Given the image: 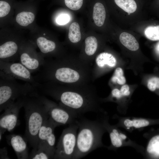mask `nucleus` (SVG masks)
<instances>
[{
    "label": "nucleus",
    "mask_w": 159,
    "mask_h": 159,
    "mask_svg": "<svg viewBox=\"0 0 159 159\" xmlns=\"http://www.w3.org/2000/svg\"><path fill=\"white\" fill-rule=\"evenodd\" d=\"M36 87L38 92L52 97L77 118L88 112H103L100 106V99L91 83L71 85L47 82L39 83Z\"/></svg>",
    "instance_id": "1"
},
{
    "label": "nucleus",
    "mask_w": 159,
    "mask_h": 159,
    "mask_svg": "<svg viewBox=\"0 0 159 159\" xmlns=\"http://www.w3.org/2000/svg\"><path fill=\"white\" fill-rule=\"evenodd\" d=\"M91 65L80 58H60L45 60L39 70L34 76L39 83L52 82L71 85H83L91 84Z\"/></svg>",
    "instance_id": "2"
},
{
    "label": "nucleus",
    "mask_w": 159,
    "mask_h": 159,
    "mask_svg": "<svg viewBox=\"0 0 159 159\" xmlns=\"http://www.w3.org/2000/svg\"><path fill=\"white\" fill-rule=\"evenodd\" d=\"M44 97L37 90L22 96L26 122L25 138L33 150L37 149L39 130L49 118Z\"/></svg>",
    "instance_id": "3"
},
{
    "label": "nucleus",
    "mask_w": 159,
    "mask_h": 159,
    "mask_svg": "<svg viewBox=\"0 0 159 159\" xmlns=\"http://www.w3.org/2000/svg\"><path fill=\"white\" fill-rule=\"evenodd\" d=\"M78 126L77 143L72 159H78L97 148L105 147L102 142L107 132L102 119L91 120L81 116L75 120Z\"/></svg>",
    "instance_id": "4"
},
{
    "label": "nucleus",
    "mask_w": 159,
    "mask_h": 159,
    "mask_svg": "<svg viewBox=\"0 0 159 159\" xmlns=\"http://www.w3.org/2000/svg\"><path fill=\"white\" fill-rule=\"evenodd\" d=\"M15 78L0 70V112L18 98L37 90L29 82L21 84Z\"/></svg>",
    "instance_id": "5"
},
{
    "label": "nucleus",
    "mask_w": 159,
    "mask_h": 159,
    "mask_svg": "<svg viewBox=\"0 0 159 159\" xmlns=\"http://www.w3.org/2000/svg\"><path fill=\"white\" fill-rule=\"evenodd\" d=\"M78 128L75 122L63 130L55 146L54 159H72L76 147Z\"/></svg>",
    "instance_id": "6"
},
{
    "label": "nucleus",
    "mask_w": 159,
    "mask_h": 159,
    "mask_svg": "<svg viewBox=\"0 0 159 159\" xmlns=\"http://www.w3.org/2000/svg\"><path fill=\"white\" fill-rule=\"evenodd\" d=\"M101 119L107 132L109 134L110 140V145L107 147L108 149L115 150L121 147L129 146L134 148L138 152L144 153V148L143 146L130 139L115 125H111L109 124V117L106 112L103 113Z\"/></svg>",
    "instance_id": "7"
},
{
    "label": "nucleus",
    "mask_w": 159,
    "mask_h": 159,
    "mask_svg": "<svg viewBox=\"0 0 159 159\" xmlns=\"http://www.w3.org/2000/svg\"><path fill=\"white\" fill-rule=\"evenodd\" d=\"M44 99L47 107L49 119L56 127L69 125L75 122L77 117L69 110L45 96Z\"/></svg>",
    "instance_id": "8"
},
{
    "label": "nucleus",
    "mask_w": 159,
    "mask_h": 159,
    "mask_svg": "<svg viewBox=\"0 0 159 159\" xmlns=\"http://www.w3.org/2000/svg\"><path fill=\"white\" fill-rule=\"evenodd\" d=\"M55 125L49 118L43 123L38 133L37 149L41 150L54 159L56 138L54 133Z\"/></svg>",
    "instance_id": "9"
},
{
    "label": "nucleus",
    "mask_w": 159,
    "mask_h": 159,
    "mask_svg": "<svg viewBox=\"0 0 159 159\" xmlns=\"http://www.w3.org/2000/svg\"><path fill=\"white\" fill-rule=\"evenodd\" d=\"M0 70L16 79L29 82L35 87L39 83L35 81L29 70L20 62H6L0 60Z\"/></svg>",
    "instance_id": "10"
},
{
    "label": "nucleus",
    "mask_w": 159,
    "mask_h": 159,
    "mask_svg": "<svg viewBox=\"0 0 159 159\" xmlns=\"http://www.w3.org/2000/svg\"><path fill=\"white\" fill-rule=\"evenodd\" d=\"M22 107V96L4 110V112L0 116V128L9 132L13 130L17 125L19 112Z\"/></svg>",
    "instance_id": "11"
},
{
    "label": "nucleus",
    "mask_w": 159,
    "mask_h": 159,
    "mask_svg": "<svg viewBox=\"0 0 159 159\" xmlns=\"http://www.w3.org/2000/svg\"><path fill=\"white\" fill-rule=\"evenodd\" d=\"M92 67V82L96 80L101 73L106 69L115 67L117 64L116 58L112 54L104 52L95 57Z\"/></svg>",
    "instance_id": "12"
},
{
    "label": "nucleus",
    "mask_w": 159,
    "mask_h": 159,
    "mask_svg": "<svg viewBox=\"0 0 159 159\" xmlns=\"http://www.w3.org/2000/svg\"><path fill=\"white\" fill-rule=\"evenodd\" d=\"M114 116V118H117L118 121L117 123L115 125L118 127L124 128L127 130L132 129H139L152 125H159V119L123 117L117 115Z\"/></svg>",
    "instance_id": "13"
},
{
    "label": "nucleus",
    "mask_w": 159,
    "mask_h": 159,
    "mask_svg": "<svg viewBox=\"0 0 159 159\" xmlns=\"http://www.w3.org/2000/svg\"><path fill=\"white\" fill-rule=\"evenodd\" d=\"M6 138L9 144L15 152L18 159L29 158L27 144L21 136L15 134L7 136Z\"/></svg>",
    "instance_id": "14"
},
{
    "label": "nucleus",
    "mask_w": 159,
    "mask_h": 159,
    "mask_svg": "<svg viewBox=\"0 0 159 159\" xmlns=\"http://www.w3.org/2000/svg\"><path fill=\"white\" fill-rule=\"evenodd\" d=\"M18 50V45L13 41L6 42L0 46V60L6 62H14L13 57Z\"/></svg>",
    "instance_id": "15"
},
{
    "label": "nucleus",
    "mask_w": 159,
    "mask_h": 159,
    "mask_svg": "<svg viewBox=\"0 0 159 159\" xmlns=\"http://www.w3.org/2000/svg\"><path fill=\"white\" fill-rule=\"evenodd\" d=\"M98 47V43L96 38L94 36L87 38L85 40L84 52L88 56L87 63L91 65L92 61L91 57L95 54Z\"/></svg>",
    "instance_id": "16"
},
{
    "label": "nucleus",
    "mask_w": 159,
    "mask_h": 159,
    "mask_svg": "<svg viewBox=\"0 0 159 159\" xmlns=\"http://www.w3.org/2000/svg\"><path fill=\"white\" fill-rule=\"evenodd\" d=\"M106 17V11L104 6L101 3L97 2L93 7V18L95 25L98 26L103 25Z\"/></svg>",
    "instance_id": "17"
},
{
    "label": "nucleus",
    "mask_w": 159,
    "mask_h": 159,
    "mask_svg": "<svg viewBox=\"0 0 159 159\" xmlns=\"http://www.w3.org/2000/svg\"><path fill=\"white\" fill-rule=\"evenodd\" d=\"M119 39L123 45L131 51H136L139 48V43L135 38L128 33H121Z\"/></svg>",
    "instance_id": "18"
},
{
    "label": "nucleus",
    "mask_w": 159,
    "mask_h": 159,
    "mask_svg": "<svg viewBox=\"0 0 159 159\" xmlns=\"http://www.w3.org/2000/svg\"><path fill=\"white\" fill-rule=\"evenodd\" d=\"M146 153L150 158H159V134L153 136L150 140L146 149Z\"/></svg>",
    "instance_id": "19"
},
{
    "label": "nucleus",
    "mask_w": 159,
    "mask_h": 159,
    "mask_svg": "<svg viewBox=\"0 0 159 159\" xmlns=\"http://www.w3.org/2000/svg\"><path fill=\"white\" fill-rule=\"evenodd\" d=\"M36 44L41 52L44 54L51 53L56 48V44L54 42L43 37L37 39Z\"/></svg>",
    "instance_id": "20"
},
{
    "label": "nucleus",
    "mask_w": 159,
    "mask_h": 159,
    "mask_svg": "<svg viewBox=\"0 0 159 159\" xmlns=\"http://www.w3.org/2000/svg\"><path fill=\"white\" fill-rule=\"evenodd\" d=\"M116 5L128 14L135 12L138 7L135 0H113Z\"/></svg>",
    "instance_id": "21"
},
{
    "label": "nucleus",
    "mask_w": 159,
    "mask_h": 159,
    "mask_svg": "<svg viewBox=\"0 0 159 159\" xmlns=\"http://www.w3.org/2000/svg\"><path fill=\"white\" fill-rule=\"evenodd\" d=\"M34 17V15L32 12L23 11L17 14L16 19L17 22L20 25L26 26L33 21Z\"/></svg>",
    "instance_id": "22"
},
{
    "label": "nucleus",
    "mask_w": 159,
    "mask_h": 159,
    "mask_svg": "<svg viewBox=\"0 0 159 159\" xmlns=\"http://www.w3.org/2000/svg\"><path fill=\"white\" fill-rule=\"evenodd\" d=\"M68 38L73 43H77L81 39V35L79 25L76 22L72 23L70 25L68 33Z\"/></svg>",
    "instance_id": "23"
},
{
    "label": "nucleus",
    "mask_w": 159,
    "mask_h": 159,
    "mask_svg": "<svg viewBox=\"0 0 159 159\" xmlns=\"http://www.w3.org/2000/svg\"><path fill=\"white\" fill-rule=\"evenodd\" d=\"M146 37L152 41L159 40V25L147 27L144 31Z\"/></svg>",
    "instance_id": "24"
},
{
    "label": "nucleus",
    "mask_w": 159,
    "mask_h": 159,
    "mask_svg": "<svg viewBox=\"0 0 159 159\" xmlns=\"http://www.w3.org/2000/svg\"><path fill=\"white\" fill-rule=\"evenodd\" d=\"M111 80L113 83L120 85H123L125 83L126 79L124 76L123 71L121 68L118 67L116 69Z\"/></svg>",
    "instance_id": "25"
},
{
    "label": "nucleus",
    "mask_w": 159,
    "mask_h": 159,
    "mask_svg": "<svg viewBox=\"0 0 159 159\" xmlns=\"http://www.w3.org/2000/svg\"><path fill=\"white\" fill-rule=\"evenodd\" d=\"M29 158L32 159H51L49 155L46 152L41 150L37 149L32 150Z\"/></svg>",
    "instance_id": "26"
},
{
    "label": "nucleus",
    "mask_w": 159,
    "mask_h": 159,
    "mask_svg": "<svg viewBox=\"0 0 159 159\" xmlns=\"http://www.w3.org/2000/svg\"><path fill=\"white\" fill-rule=\"evenodd\" d=\"M83 0H64L66 6L70 9L77 10L82 7Z\"/></svg>",
    "instance_id": "27"
},
{
    "label": "nucleus",
    "mask_w": 159,
    "mask_h": 159,
    "mask_svg": "<svg viewBox=\"0 0 159 159\" xmlns=\"http://www.w3.org/2000/svg\"><path fill=\"white\" fill-rule=\"evenodd\" d=\"M11 6L6 1H0V17H2L7 15L9 12Z\"/></svg>",
    "instance_id": "28"
},
{
    "label": "nucleus",
    "mask_w": 159,
    "mask_h": 159,
    "mask_svg": "<svg viewBox=\"0 0 159 159\" xmlns=\"http://www.w3.org/2000/svg\"><path fill=\"white\" fill-rule=\"evenodd\" d=\"M147 87L152 92L159 89V77H155L150 78L148 82Z\"/></svg>",
    "instance_id": "29"
},
{
    "label": "nucleus",
    "mask_w": 159,
    "mask_h": 159,
    "mask_svg": "<svg viewBox=\"0 0 159 159\" xmlns=\"http://www.w3.org/2000/svg\"><path fill=\"white\" fill-rule=\"evenodd\" d=\"M70 19V16L69 15L67 14H62L57 17L56 19V21L58 24L63 25L68 23Z\"/></svg>",
    "instance_id": "30"
},
{
    "label": "nucleus",
    "mask_w": 159,
    "mask_h": 159,
    "mask_svg": "<svg viewBox=\"0 0 159 159\" xmlns=\"http://www.w3.org/2000/svg\"><path fill=\"white\" fill-rule=\"evenodd\" d=\"M120 91L123 98L129 96L130 94L129 86L127 85H123L121 88Z\"/></svg>",
    "instance_id": "31"
},
{
    "label": "nucleus",
    "mask_w": 159,
    "mask_h": 159,
    "mask_svg": "<svg viewBox=\"0 0 159 159\" xmlns=\"http://www.w3.org/2000/svg\"><path fill=\"white\" fill-rule=\"evenodd\" d=\"M0 159H10L7 155V151L6 148L0 149Z\"/></svg>",
    "instance_id": "32"
},
{
    "label": "nucleus",
    "mask_w": 159,
    "mask_h": 159,
    "mask_svg": "<svg viewBox=\"0 0 159 159\" xmlns=\"http://www.w3.org/2000/svg\"><path fill=\"white\" fill-rule=\"evenodd\" d=\"M157 49L159 52V44H158L157 46Z\"/></svg>",
    "instance_id": "33"
},
{
    "label": "nucleus",
    "mask_w": 159,
    "mask_h": 159,
    "mask_svg": "<svg viewBox=\"0 0 159 159\" xmlns=\"http://www.w3.org/2000/svg\"><path fill=\"white\" fill-rule=\"evenodd\" d=\"M45 35V34H44V35Z\"/></svg>",
    "instance_id": "34"
}]
</instances>
